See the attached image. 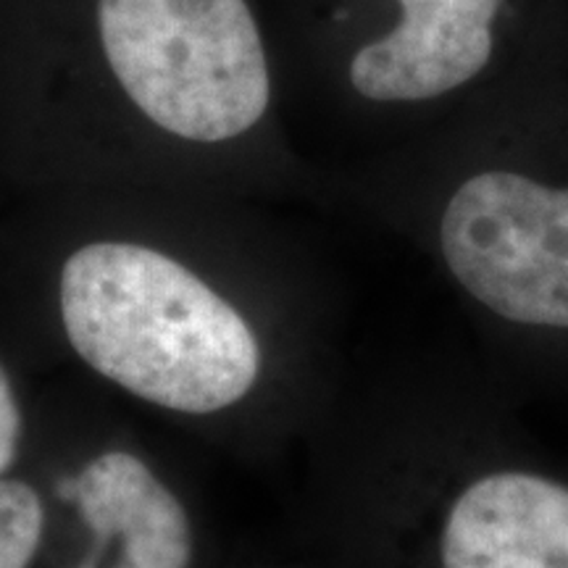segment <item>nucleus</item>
Wrapping results in <instances>:
<instances>
[{
	"label": "nucleus",
	"instance_id": "nucleus-1",
	"mask_svg": "<svg viewBox=\"0 0 568 568\" xmlns=\"http://www.w3.org/2000/svg\"><path fill=\"white\" fill-rule=\"evenodd\" d=\"M0 305L21 353L245 460L303 447L343 389L332 284L266 203L27 195Z\"/></svg>",
	"mask_w": 568,
	"mask_h": 568
},
{
	"label": "nucleus",
	"instance_id": "nucleus-2",
	"mask_svg": "<svg viewBox=\"0 0 568 568\" xmlns=\"http://www.w3.org/2000/svg\"><path fill=\"white\" fill-rule=\"evenodd\" d=\"M264 0H0V163L27 195L324 205Z\"/></svg>",
	"mask_w": 568,
	"mask_h": 568
},
{
	"label": "nucleus",
	"instance_id": "nucleus-3",
	"mask_svg": "<svg viewBox=\"0 0 568 568\" xmlns=\"http://www.w3.org/2000/svg\"><path fill=\"white\" fill-rule=\"evenodd\" d=\"M324 176L326 209L424 255L497 343L568 358V0L456 109Z\"/></svg>",
	"mask_w": 568,
	"mask_h": 568
},
{
	"label": "nucleus",
	"instance_id": "nucleus-4",
	"mask_svg": "<svg viewBox=\"0 0 568 568\" xmlns=\"http://www.w3.org/2000/svg\"><path fill=\"white\" fill-rule=\"evenodd\" d=\"M303 447L318 568H568V474L479 385H343Z\"/></svg>",
	"mask_w": 568,
	"mask_h": 568
},
{
	"label": "nucleus",
	"instance_id": "nucleus-5",
	"mask_svg": "<svg viewBox=\"0 0 568 568\" xmlns=\"http://www.w3.org/2000/svg\"><path fill=\"white\" fill-rule=\"evenodd\" d=\"M537 0H274L284 95L366 151L429 124L506 67Z\"/></svg>",
	"mask_w": 568,
	"mask_h": 568
},
{
	"label": "nucleus",
	"instance_id": "nucleus-6",
	"mask_svg": "<svg viewBox=\"0 0 568 568\" xmlns=\"http://www.w3.org/2000/svg\"><path fill=\"white\" fill-rule=\"evenodd\" d=\"M32 466L45 493L34 568L219 566L195 489L119 416L40 400Z\"/></svg>",
	"mask_w": 568,
	"mask_h": 568
},
{
	"label": "nucleus",
	"instance_id": "nucleus-7",
	"mask_svg": "<svg viewBox=\"0 0 568 568\" xmlns=\"http://www.w3.org/2000/svg\"><path fill=\"white\" fill-rule=\"evenodd\" d=\"M45 537V493L32 460L0 479V568H34Z\"/></svg>",
	"mask_w": 568,
	"mask_h": 568
},
{
	"label": "nucleus",
	"instance_id": "nucleus-8",
	"mask_svg": "<svg viewBox=\"0 0 568 568\" xmlns=\"http://www.w3.org/2000/svg\"><path fill=\"white\" fill-rule=\"evenodd\" d=\"M40 426V400L32 395L19 353L0 345V479L32 460Z\"/></svg>",
	"mask_w": 568,
	"mask_h": 568
},
{
	"label": "nucleus",
	"instance_id": "nucleus-9",
	"mask_svg": "<svg viewBox=\"0 0 568 568\" xmlns=\"http://www.w3.org/2000/svg\"><path fill=\"white\" fill-rule=\"evenodd\" d=\"M216 568H318L316 564H293V566H274V564H237V566H222Z\"/></svg>",
	"mask_w": 568,
	"mask_h": 568
}]
</instances>
